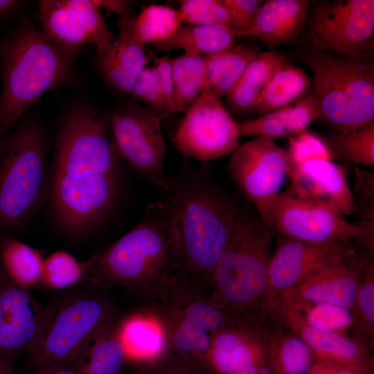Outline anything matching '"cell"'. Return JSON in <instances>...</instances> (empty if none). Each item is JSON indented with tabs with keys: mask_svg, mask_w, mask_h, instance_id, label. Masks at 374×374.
Returning <instances> with one entry per match:
<instances>
[{
	"mask_svg": "<svg viewBox=\"0 0 374 374\" xmlns=\"http://www.w3.org/2000/svg\"><path fill=\"white\" fill-rule=\"evenodd\" d=\"M161 204L181 279L204 296L241 204L214 180L209 163L184 162L162 190Z\"/></svg>",
	"mask_w": 374,
	"mask_h": 374,
	"instance_id": "cell-1",
	"label": "cell"
},
{
	"mask_svg": "<svg viewBox=\"0 0 374 374\" xmlns=\"http://www.w3.org/2000/svg\"><path fill=\"white\" fill-rule=\"evenodd\" d=\"M82 264L84 278L98 290L125 287L158 311L182 280L159 201L149 205L130 231Z\"/></svg>",
	"mask_w": 374,
	"mask_h": 374,
	"instance_id": "cell-2",
	"label": "cell"
},
{
	"mask_svg": "<svg viewBox=\"0 0 374 374\" xmlns=\"http://www.w3.org/2000/svg\"><path fill=\"white\" fill-rule=\"evenodd\" d=\"M74 55L51 40L30 19H24L0 44V139L44 93L63 85Z\"/></svg>",
	"mask_w": 374,
	"mask_h": 374,
	"instance_id": "cell-3",
	"label": "cell"
},
{
	"mask_svg": "<svg viewBox=\"0 0 374 374\" xmlns=\"http://www.w3.org/2000/svg\"><path fill=\"white\" fill-rule=\"evenodd\" d=\"M274 236L251 204H241L213 269L208 296L234 320L256 319L267 290Z\"/></svg>",
	"mask_w": 374,
	"mask_h": 374,
	"instance_id": "cell-4",
	"label": "cell"
},
{
	"mask_svg": "<svg viewBox=\"0 0 374 374\" xmlns=\"http://www.w3.org/2000/svg\"><path fill=\"white\" fill-rule=\"evenodd\" d=\"M312 73L321 118L337 132L374 120L373 53L344 55L306 47L298 56Z\"/></svg>",
	"mask_w": 374,
	"mask_h": 374,
	"instance_id": "cell-5",
	"label": "cell"
},
{
	"mask_svg": "<svg viewBox=\"0 0 374 374\" xmlns=\"http://www.w3.org/2000/svg\"><path fill=\"white\" fill-rule=\"evenodd\" d=\"M46 150V130L33 118L0 139V227L19 229L36 212L45 187Z\"/></svg>",
	"mask_w": 374,
	"mask_h": 374,
	"instance_id": "cell-6",
	"label": "cell"
},
{
	"mask_svg": "<svg viewBox=\"0 0 374 374\" xmlns=\"http://www.w3.org/2000/svg\"><path fill=\"white\" fill-rule=\"evenodd\" d=\"M115 309L101 294L80 292L55 300L27 362L34 368L73 367L88 340L116 320Z\"/></svg>",
	"mask_w": 374,
	"mask_h": 374,
	"instance_id": "cell-7",
	"label": "cell"
},
{
	"mask_svg": "<svg viewBox=\"0 0 374 374\" xmlns=\"http://www.w3.org/2000/svg\"><path fill=\"white\" fill-rule=\"evenodd\" d=\"M275 235L312 244L361 240L371 247L374 222H348L338 210L288 190L252 204Z\"/></svg>",
	"mask_w": 374,
	"mask_h": 374,
	"instance_id": "cell-8",
	"label": "cell"
},
{
	"mask_svg": "<svg viewBox=\"0 0 374 374\" xmlns=\"http://www.w3.org/2000/svg\"><path fill=\"white\" fill-rule=\"evenodd\" d=\"M119 160L107 114L84 103L64 111L56 136L54 173L117 174Z\"/></svg>",
	"mask_w": 374,
	"mask_h": 374,
	"instance_id": "cell-9",
	"label": "cell"
},
{
	"mask_svg": "<svg viewBox=\"0 0 374 374\" xmlns=\"http://www.w3.org/2000/svg\"><path fill=\"white\" fill-rule=\"evenodd\" d=\"M167 335L168 351L211 374L208 357L217 333L233 319L193 286L181 280L159 311Z\"/></svg>",
	"mask_w": 374,
	"mask_h": 374,
	"instance_id": "cell-10",
	"label": "cell"
},
{
	"mask_svg": "<svg viewBox=\"0 0 374 374\" xmlns=\"http://www.w3.org/2000/svg\"><path fill=\"white\" fill-rule=\"evenodd\" d=\"M301 35L307 47L313 49L350 55L373 53L374 1L314 3Z\"/></svg>",
	"mask_w": 374,
	"mask_h": 374,
	"instance_id": "cell-11",
	"label": "cell"
},
{
	"mask_svg": "<svg viewBox=\"0 0 374 374\" xmlns=\"http://www.w3.org/2000/svg\"><path fill=\"white\" fill-rule=\"evenodd\" d=\"M108 115L114 144L120 159L150 184L164 190L166 144L160 120L134 99Z\"/></svg>",
	"mask_w": 374,
	"mask_h": 374,
	"instance_id": "cell-12",
	"label": "cell"
},
{
	"mask_svg": "<svg viewBox=\"0 0 374 374\" xmlns=\"http://www.w3.org/2000/svg\"><path fill=\"white\" fill-rule=\"evenodd\" d=\"M120 188V173L75 176L53 173L51 204L55 220L69 234L85 233L112 213Z\"/></svg>",
	"mask_w": 374,
	"mask_h": 374,
	"instance_id": "cell-13",
	"label": "cell"
},
{
	"mask_svg": "<svg viewBox=\"0 0 374 374\" xmlns=\"http://www.w3.org/2000/svg\"><path fill=\"white\" fill-rule=\"evenodd\" d=\"M184 114L172 143L185 159L209 163L239 145L236 121L211 92L204 91Z\"/></svg>",
	"mask_w": 374,
	"mask_h": 374,
	"instance_id": "cell-14",
	"label": "cell"
},
{
	"mask_svg": "<svg viewBox=\"0 0 374 374\" xmlns=\"http://www.w3.org/2000/svg\"><path fill=\"white\" fill-rule=\"evenodd\" d=\"M37 17L40 30L74 55L93 44L100 56L115 39L94 0L39 1Z\"/></svg>",
	"mask_w": 374,
	"mask_h": 374,
	"instance_id": "cell-15",
	"label": "cell"
},
{
	"mask_svg": "<svg viewBox=\"0 0 374 374\" xmlns=\"http://www.w3.org/2000/svg\"><path fill=\"white\" fill-rule=\"evenodd\" d=\"M279 238L270 259L268 283L261 308L269 303H278L284 294L305 279L357 253L350 241L312 244Z\"/></svg>",
	"mask_w": 374,
	"mask_h": 374,
	"instance_id": "cell-16",
	"label": "cell"
},
{
	"mask_svg": "<svg viewBox=\"0 0 374 374\" xmlns=\"http://www.w3.org/2000/svg\"><path fill=\"white\" fill-rule=\"evenodd\" d=\"M290 167L285 150L271 139L258 136L235 149L227 172L240 194L253 204L280 192Z\"/></svg>",
	"mask_w": 374,
	"mask_h": 374,
	"instance_id": "cell-17",
	"label": "cell"
},
{
	"mask_svg": "<svg viewBox=\"0 0 374 374\" xmlns=\"http://www.w3.org/2000/svg\"><path fill=\"white\" fill-rule=\"evenodd\" d=\"M49 305L43 306L30 294L10 280H0V357L14 364L37 343Z\"/></svg>",
	"mask_w": 374,
	"mask_h": 374,
	"instance_id": "cell-18",
	"label": "cell"
},
{
	"mask_svg": "<svg viewBox=\"0 0 374 374\" xmlns=\"http://www.w3.org/2000/svg\"><path fill=\"white\" fill-rule=\"evenodd\" d=\"M363 255L349 259L308 277L284 294L277 304L287 310H298L317 303L355 308Z\"/></svg>",
	"mask_w": 374,
	"mask_h": 374,
	"instance_id": "cell-19",
	"label": "cell"
},
{
	"mask_svg": "<svg viewBox=\"0 0 374 374\" xmlns=\"http://www.w3.org/2000/svg\"><path fill=\"white\" fill-rule=\"evenodd\" d=\"M287 190L302 199L331 206L344 215L354 211L348 168L332 160H314L292 168Z\"/></svg>",
	"mask_w": 374,
	"mask_h": 374,
	"instance_id": "cell-20",
	"label": "cell"
},
{
	"mask_svg": "<svg viewBox=\"0 0 374 374\" xmlns=\"http://www.w3.org/2000/svg\"><path fill=\"white\" fill-rule=\"evenodd\" d=\"M312 1L268 0L259 8L251 26L239 37L253 36L269 48L299 40Z\"/></svg>",
	"mask_w": 374,
	"mask_h": 374,
	"instance_id": "cell-21",
	"label": "cell"
},
{
	"mask_svg": "<svg viewBox=\"0 0 374 374\" xmlns=\"http://www.w3.org/2000/svg\"><path fill=\"white\" fill-rule=\"evenodd\" d=\"M285 314L290 327L310 346L318 359L373 371V360L367 344L339 332L310 327L293 312L286 310Z\"/></svg>",
	"mask_w": 374,
	"mask_h": 374,
	"instance_id": "cell-22",
	"label": "cell"
},
{
	"mask_svg": "<svg viewBox=\"0 0 374 374\" xmlns=\"http://www.w3.org/2000/svg\"><path fill=\"white\" fill-rule=\"evenodd\" d=\"M320 118L319 103L311 90L296 102L256 118L236 121V124L240 137L265 136L273 139L298 134Z\"/></svg>",
	"mask_w": 374,
	"mask_h": 374,
	"instance_id": "cell-23",
	"label": "cell"
},
{
	"mask_svg": "<svg viewBox=\"0 0 374 374\" xmlns=\"http://www.w3.org/2000/svg\"><path fill=\"white\" fill-rule=\"evenodd\" d=\"M118 35L108 50L98 56V66L108 84L130 95L134 82L146 67L148 57L142 44L123 24L117 22Z\"/></svg>",
	"mask_w": 374,
	"mask_h": 374,
	"instance_id": "cell-24",
	"label": "cell"
},
{
	"mask_svg": "<svg viewBox=\"0 0 374 374\" xmlns=\"http://www.w3.org/2000/svg\"><path fill=\"white\" fill-rule=\"evenodd\" d=\"M127 361L139 364L168 352L167 335L161 313L153 309L136 312L119 320Z\"/></svg>",
	"mask_w": 374,
	"mask_h": 374,
	"instance_id": "cell-25",
	"label": "cell"
},
{
	"mask_svg": "<svg viewBox=\"0 0 374 374\" xmlns=\"http://www.w3.org/2000/svg\"><path fill=\"white\" fill-rule=\"evenodd\" d=\"M286 61L282 54L276 51L258 53L224 96L229 112L240 117H248L256 112L263 88L274 71Z\"/></svg>",
	"mask_w": 374,
	"mask_h": 374,
	"instance_id": "cell-26",
	"label": "cell"
},
{
	"mask_svg": "<svg viewBox=\"0 0 374 374\" xmlns=\"http://www.w3.org/2000/svg\"><path fill=\"white\" fill-rule=\"evenodd\" d=\"M127 362L119 321L114 320L88 340L73 368L80 374H120Z\"/></svg>",
	"mask_w": 374,
	"mask_h": 374,
	"instance_id": "cell-27",
	"label": "cell"
},
{
	"mask_svg": "<svg viewBox=\"0 0 374 374\" xmlns=\"http://www.w3.org/2000/svg\"><path fill=\"white\" fill-rule=\"evenodd\" d=\"M312 90V78L302 68L286 61L271 75L256 109L258 116L305 97Z\"/></svg>",
	"mask_w": 374,
	"mask_h": 374,
	"instance_id": "cell-28",
	"label": "cell"
},
{
	"mask_svg": "<svg viewBox=\"0 0 374 374\" xmlns=\"http://www.w3.org/2000/svg\"><path fill=\"white\" fill-rule=\"evenodd\" d=\"M259 53L260 49L256 46L234 45L203 55L206 68L204 91L211 92L220 99L225 96L238 80L249 62Z\"/></svg>",
	"mask_w": 374,
	"mask_h": 374,
	"instance_id": "cell-29",
	"label": "cell"
},
{
	"mask_svg": "<svg viewBox=\"0 0 374 374\" xmlns=\"http://www.w3.org/2000/svg\"><path fill=\"white\" fill-rule=\"evenodd\" d=\"M117 22L145 46L166 42L184 24L179 9L157 3L143 7L138 15L119 17Z\"/></svg>",
	"mask_w": 374,
	"mask_h": 374,
	"instance_id": "cell-30",
	"label": "cell"
},
{
	"mask_svg": "<svg viewBox=\"0 0 374 374\" xmlns=\"http://www.w3.org/2000/svg\"><path fill=\"white\" fill-rule=\"evenodd\" d=\"M236 37V31L226 27L183 24L168 40L153 46L160 51L180 49L203 56L233 46Z\"/></svg>",
	"mask_w": 374,
	"mask_h": 374,
	"instance_id": "cell-31",
	"label": "cell"
},
{
	"mask_svg": "<svg viewBox=\"0 0 374 374\" xmlns=\"http://www.w3.org/2000/svg\"><path fill=\"white\" fill-rule=\"evenodd\" d=\"M0 258L8 276L30 290L42 284L44 258L40 251L9 236L0 238Z\"/></svg>",
	"mask_w": 374,
	"mask_h": 374,
	"instance_id": "cell-32",
	"label": "cell"
},
{
	"mask_svg": "<svg viewBox=\"0 0 374 374\" xmlns=\"http://www.w3.org/2000/svg\"><path fill=\"white\" fill-rule=\"evenodd\" d=\"M172 85L173 108L184 113L203 92L206 68L202 55L184 53L170 58Z\"/></svg>",
	"mask_w": 374,
	"mask_h": 374,
	"instance_id": "cell-33",
	"label": "cell"
},
{
	"mask_svg": "<svg viewBox=\"0 0 374 374\" xmlns=\"http://www.w3.org/2000/svg\"><path fill=\"white\" fill-rule=\"evenodd\" d=\"M335 159L347 163L374 166V120L352 131L321 135Z\"/></svg>",
	"mask_w": 374,
	"mask_h": 374,
	"instance_id": "cell-34",
	"label": "cell"
},
{
	"mask_svg": "<svg viewBox=\"0 0 374 374\" xmlns=\"http://www.w3.org/2000/svg\"><path fill=\"white\" fill-rule=\"evenodd\" d=\"M239 322L242 337L233 350L227 374H275L271 353L267 357L265 355L256 326L248 322Z\"/></svg>",
	"mask_w": 374,
	"mask_h": 374,
	"instance_id": "cell-35",
	"label": "cell"
},
{
	"mask_svg": "<svg viewBox=\"0 0 374 374\" xmlns=\"http://www.w3.org/2000/svg\"><path fill=\"white\" fill-rule=\"evenodd\" d=\"M184 24L226 27L238 32L233 15L223 0H184L180 3Z\"/></svg>",
	"mask_w": 374,
	"mask_h": 374,
	"instance_id": "cell-36",
	"label": "cell"
},
{
	"mask_svg": "<svg viewBox=\"0 0 374 374\" xmlns=\"http://www.w3.org/2000/svg\"><path fill=\"white\" fill-rule=\"evenodd\" d=\"M271 353L276 369L282 374H309L318 360L314 350L298 335L286 337Z\"/></svg>",
	"mask_w": 374,
	"mask_h": 374,
	"instance_id": "cell-37",
	"label": "cell"
},
{
	"mask_svg": "<svg viewBox=\"0 0 374 374\" xmlns=\"http://www.w3.org/2000/svg\"><path fill=\"white\" fill-rule=\"evenodd\" d=\"M84 278L83 264L65 251H56L44 260L42 284L48 288L64 290Z\"/></svg>",
	"mask_w": 374,
	"mask_h": 374,
	"instance_id": "cell-38",
	"label": "cell"
},
{
	"mask_svg": "<svg viewBox=\"0 0 374 374\" xmlns=\"http://www.w3.org/2000/svg\"><path fill=\"white\" fill-rule=\"evenodd\" d=\"M294 311H305L304 317L293 312L308 326L321 330L338 332L350 327L355 321V317L350 309L332 304H312Z\"/></svg>",
	"mask_w": 374,
	"mask_h": 374,
	"instance_id": "cell-39",
	"label": "cell"
},
{
	"mask_svg": "<svg viewBox=\"0 0 374 374\" xmlns=\"http://www.w3.org/2000/svg\"><path fill=\"white\" fill-rule=\"evenodd\" d=\"M130 96L159 120L170 116L154 66L143 69L134 82Z\"/></svg>",
	"mask_w": 374,
	"mask_h": 374,
	"instance_id": "cell-40",
	"label": "cell"
},
{
	"mask_svg": "<svg viewBox=\"0 0 374 374\" xmlns=\"http://www.w3.org/2000/svg\"><path fill=\"white\" fill-rule=\"evenodd\" d=\"M286 150L290 169L314 160H332L330 151L321 135L305 130L289 137Z\"/></svg>",
	"mask_w": 374,
	"mask_h": 374,
	"instance_id": "cell-41",
	"label": "cell"
},
{
	"mask_svg": "<svg viewBox=\"0 0 374 374\" xmlns=\"http://www.w3.org/2000/svg\"><path fill=\"white\" fill-rule=\"evenodd\" d=\"M373 265L371 258L363 255L360 270L359 287L356 302L353 310L354 317L358 318L359 323L373 335L374 328V274Z\"/></svg>",
	"mask_w": 374,
	"mask_h": 374,
	"instance_id": "cell-42",
	"label": "cell"
},
{
	"mask_svg": "<svg viewBox=\"0 0 374 374\" xmlns=\"http://www.w3.org/2000/svg\"><path fill=\"white\" fill-rule=\"evenodd\" d=\"M354 211L359 221L374 222V174L354 167Z\"/></svg>",
	"mask_w": 374,
	"mask_h": 374,
	"instance_id": "cell-43",
	"label": "cell"
},
{
	"mask_svg": "<svg viewBox=\"0 0 374 374\" xmlns=\"http://www.w3.org/2000/svg\"><path fill=\"white\" fill-rule=\"evenodd\" d=\"M134 365L132 374H206L168 351L151 361Z\"/></svg>",
	"mask_w": 374,
	"mask_h": 374,
	"instance_id": "cell-44",
	"label": "cell"
},
{
	"mask_svg": "<svg viewBox=\"0 0 374 374\" xmlns=\"http://www.w3.org/2000/svg\"><path fill=\"white\" fill-rule=\"evenodd\" d=\"M237 22L239 35L247 30L253 22L256 14L265 1L261 0H223Z\"/></svg>",
	"mask_w": 374,
	"mask_h": 374,
	"instance_id": "cell-45",
	"label": "cell"
},
{
	"mask_svg": "<svg viewBox=\"0 0 374 374\" xmlns=\"http://www.w3.org/2000/svg\"><path fill=\"white\" fill-rule=\"evenodd\" d=\"M153 61L159 87L170 115L173 108V85L170 57H154Z\"/></svg>",
	"mask_w": 374,
	"mask_h": 374,
	"instance_id": "cell-46",
	"label": "cell"
},
{
	"mask_svg": "<svg viewBox=\"0 0 374 374\" xmlns=\"http://www.w3.org/2000/svg\"><path fill=\"white\" fill-rule=\"evenodd\" d=\"M98 7L104 8L111 12L125 17L131 15L133 2L127 0H94Z\"/></svg>",
	"mask_w": 374,
	"mask_h": 374,
	"instance_id": "cell-47",
	"label": "cell"
},
{
	"mask_svg": "<svg viewBox=\"0 0 374 374\" xmlns=\"http://www.w3.org/2000/svg\"><path fill=\"white\" fill-rule=\"evenodd\" d=\"M32 374H80L73 367L46 366L34 368Z\"/></svg>",
	"mask_w": 374,
	"mask_h": 374,
	"instance_id": "cell-48",
	"label": "cell"
},
{
	"mask_svg": "<svg viewBox=\"0 0 374 374\" xmlns=\"http://www.w3.org/2000/svg\"><path fill=\"white\" fill-rule=\"evenodd\" d=\"M19 3L15 0H0V19L13 10Z\"/></svg>",
	"mask_w": 374,
	"mask_h": 374,
	"instance_id": "cell-49",
	"label": "cell"
},
{
	"mask_svg": "<svg viewBox=\"0 0 374 374\" xmlns=\"http://www.w3.org/2000/svg\"><path fill=\"white\" fill-rule=\"evenodd\" d=\"M0 374H13V364L0 357Z\"/></svg>",
	"mask_w": 374,
	"mask_h": 374,
	"instance_id": "cell-50",
	"label": "cell"
},
{
	"mask_svg": "<svg viewBox=\"0 0 374 374\" xmlns=\"http://www.w3.org/2000/svg\"><path fill=\"white\" fill-rule=\"evenodd\" d=\"M6 274L0 258V280Z\"/></svg>",
	"mask_w": 374,
	"mask_h": 374,
	"instance_id": "cell-51",
	"label": "cell"
},
{
	"mask_svg": "<svg viewBox=\"0 0 374 374\" xmlns=\"http://www.w3.org/2000/svg\"><path fill=\"white\" fill-rule=\"evenodd\" d=\"M275 374H282V373H279L278 371H277L276 370Z\"/></svg>",
	"mask_w": 374,
	"mask_h": 374,
	"instance_id": "cell-52",
	"label": "cell"
}]
</instances>
